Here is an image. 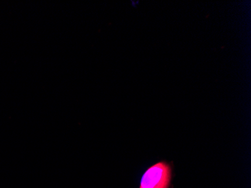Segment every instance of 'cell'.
I'll return each mask as SVG.
<instances>
[{"mask_svg":"<svg viewBox=\"0 0 251 188\" xmlns=\"http://www.w3.org/2000/svg\"><path fill=\"white\" fill-rule=\"evenodd\" d=\"M172 168L165 161H160L148 168L142 175L140 188H169Z\"/></svg>","mask_w":251,"mask_h":188,"instance_id":"6da1fadb","label":"cell"}]
</instances>
